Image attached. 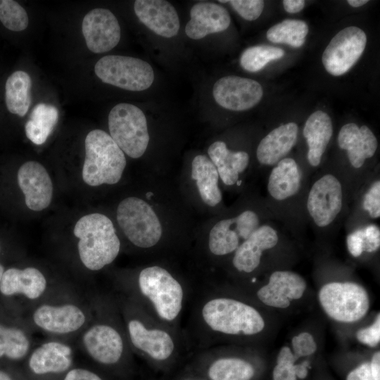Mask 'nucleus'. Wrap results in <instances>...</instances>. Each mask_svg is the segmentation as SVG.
Instances as JSON below:
<instances>
[{"label":"nucleus","mask_w":380,"mask_h":380,"mask_svg":"<svg viewBox=\"0 0 380 380\" xmlns=\"http://www.w3.org/2000/svg\"><path fill=\"white\" fill-rule=\"evenodd\" d=\"M73 232L79 239L80 258L87 269L99 270L118 256L120 242L107 216L101 213L84 215L76 222Z\"/></svg>","instance_id":"nucleus-1"},{"label":"nucleus","mask_w":380,"mask_h":380,"mask_svg":"<svg viewBox=\"0 0 380 380\" xmlns=\"http://www.w3.org/2000/svg\"><path fill=\"white\" fill-rule=\"evenodd\" d=\"M84 182L91 186L114 184L122 177L127 161L110 134L101 129L89 132L84 141Z\"/></svg>","instance_id":"nucleus-2"},{"label":"nucleus","mask_w":380,"mask_h":380,"mask_svg":"<svg viewBox=\"0 0 380 380\" xmlns=\"http://www.w3.org/2000/svg\"><path fill=\"white\" fill-rule=\"evenodd\" d=\"M202 316L214 331L232 335H254L265 327L261 315L253 307L236 300L213 299L203 306Z\"/></svg>","instance_id":"nucleus-3"},{"label":"nucleus","mask_w":380,"mask_h":380,"mask_svg":"<svg viewBox=\"0 0 380 380\" xmlns=\"http://www.w3.org/2000/svg\"><path fill=\"white\" fill-rule=\"evenodd\" d=\"M110 136L128 156L138 158L144 155L149 142L146 118L137 106L121 103L108 115Z\"/></svg>","instance_id":"nucleus-4"},{"label":"nucleus","mask_w":380,"mask_h":380,"mask_svg":"<svg viewBox=\"0 0 380 380\" xmlns=\"http://www.w3.org/2000/svg\"><path fill=\"white\" fill-rule=\"evenodd\" d=\"M117 220L127 238L138 247H152L162 236L161 224L155 211L137 197L126 198L119 203Z\"/></svg>","instance_id":"nucleus-5"},{"label":"nucleus","mask_w":380,"mask_h":380,"mask_svg":"<svg viewBox=\"0 0 380 380\" xmlns=\"http://www.w3.org/2000/svg\"><path fill=\"white\" fill-rule=\"evenodd\" d=\"M319 300L328 316L346 323L361 319L370 305L366 289L354 282H331L324 285L319 292Z\"/></svg>","instance_id":"nucleus-6"},{"label":"nucleus","mask_w":380,"mask_h":380,"mask_svg":"<svg viewBox=\"0 0 380 380\" xmlns=\"http://www.w3.org/2000/svg\"><path fill=\"white\" fill-rule=\"evenodd\" d=\"M94 72L103 82L132 91L147 89L154 80L149 63L129 56H103L96 62Z\"/></svg>","instance_id":"nucleus-7"},{"label":"nucleus","mask_w":380,"mask_h":380,"mask_svg":"<svg viewBox=\"0 0 380 380\" xmlns=\"http://www.w3.org/2000/svg\"><path fill=\"white\" fill-rule=\"evenodd\" d=\"M139 286L162 319L172 321L177 317L182 306L183 289L165 269L159 266L144 268L139 276Z\"/></svg>","instance_id":"nucleus-8"},{"label":"nucleus","mask_w":380,"mask_h":380,"mask_svg":"<svg viewBox=\"0 0 380 380\" xmlns=\"http://www.w3.org/2000/svg\"><path fill=\"white\" fill-rule=\"evenodd\" d=\"M367 44L365 32L355 26L347 27L338 32L324 49L322 61L331 75L347 72L362 56Z\"/></svg>","instance_id":"nucleus-9"},{"label":"nucleus","mask_w":380,"mask_h":380,"mask_svg":"<svg viewBox=\"0 0 380 380\" xmlns=\"http://www.w3.org/2000/svg\"><path fill=\"white\" fill-rule=\"evenodd\" d=\"M343 192L339 179L332 174H326L312 185L307 198L306 207L315 224L324 228L331 224L341 211Z\"/></svg>","instance_id":"nucleus-10"},{"label":"nucleus","mask_w":380,"mask_h":380,"mask_svg":"<svg viewBox=\"0 0 380 380\" xmlns=\"http://www.w3.org/2000/svg\"><path fill=\"white\" fill-rule=\"evenodd\" d=\"M260 226L258 215L252 210H245L234 217L217 222L209 234L208 246L215 255H224L236 250L243 241Z\"/></svg>","instance_id":"nucleus-11"},{"label":"nucleus","mask_w":380,"mask_h":380,"mask_svg":"<svg viewBox=\"0 0 380 380\" xmlns=\"http://www.w3.org/2000/svg\"><path fill=\"white\" fill-rule=\"evenodd\" d=\"M262 94V88L259 82L234 75L219 79L213 89V95L217 103L234 111L253 108L261 100Z\"/></svg>","instance_id":"nucleus-12"},{"label":"nucleus","mask_w":380,"mask_h":380,"mask_svg":"<svg viewBox=\"0 0 380 380\" xmlns=\"http://www.w3.org/2000/svg\"><path fill=\"white\" fill-rule=\"evenodd\" d=\"M82 32L87 48L93 53L109 51L119 43L121 30L115 15L108 9L91 10L83 18Z\"/></svg>","instance_id":"nucleus-13"},{"label":"nucleus","mask_w":380,"mask_h":380,"mask_svg":"<svg viewBox=\"0 0 380 380\" xmlns=\"http://www.w3.org/2000/svg\"><path fill=\"white\" fill-rule=\"evenodd\" d=\"M18 183L28 208L40 211L50 205L53 184L42 165L36 161H27L23 164L18 172Z\"/></svg>","instance_id":"nucleus-14"},{"label":"nucleus","mask_w":380,"mask_h":380,"mask_svg":"<svg viewBox=\"0 0 380 380\" xmlns=\"http://www.w3.org/2000/svg\"><path fill=\"white\" fill-rule=\"evenodd\" d=\"M306 289L305 279L298 274L288 271H275L270 277L268 283L257 292L258 298L265 305L286 308L291 300L300 298Z\"/></svg>","instance_id":"nucleus-15"},{"label":"nucleus","mask_w":380,"mask_h":380,"mask_svg":"<svg viewBox=\"0 0 380 380\" xmlns=\"http://www.w3.org/2000/svg\"><path fill=\"white\" fill-rule=\"evenodd\" d=\"M134 10L139 20L156 34L170 38L179 30L178 14L173 6L164 0H137Z\"/></svg>","instance_id":"nucleus-16"},{"label":"nucleus","mask_w":380,"mask_h":380,"mask_svg":"<svg viewBox=\"0 0 380 380\" xmlns=\"http://www.w3.org/2000/svg\"><path fill=\"white\" fill-rule=\"evenodd\" d=\"M278 241V233L274 227L259 226L235 251L234 266L239 272H253L260 265L263 252L274 248Z\"/></svg>","instance_id":"nucleus-17"},{"label":"nucleus","mask_w":380,"mask_h":380,"mask_svg":"<svg viewBox=\"0 0 380 380\" xmlns=\"http://www.w3.org/2000/svg\"><path fill=\"white\" fill-rule=\"evenodd\" d=\"M35 324L44 331L65 334L80 329L86 321L82 310L72 304L42 305L33 314Z\"/></svg>","instance_id":"nucleus-18"},{"label":"nucleus","mask_w":380,"mask_h":380,"mask_svg":"<svg viewBox=\"0 0 380 380\" xmlns=\"http://www.w3.org/2000/svg\"><path fill=\"white\" fill-rule=\"evenodd\" d=\"M190 17L185 33L192 39H201L208 34L223 32L231 23L227 9L215 3L194 4L190 10Z\"/></svg>","instance_id":"nucleus-19"},{"label":"nucleus","mask_w":380,"mask_h":380,"mask_svg":"<svg viewBox=\"0 0 380 380\" xmlns=\"http://www.w3.org/2000/svg\"><path fill=\"white\" fill-rule=\"evenodd\" d=\"M82 342L89 355L102 364H115L122 354V337L108 325L97 324L90 327L84 334Z\"/></svg>","instance_id":"nucleus-20"},{"label":"nucleus","mask_w":380,"mask_h":380,"mask_svg":"<svg viewBox=\"0 0 380 380\" xmlns=\"http://www.w3.org/2000/svg\"><path fill=\"white\" fill-rule=\"evenodd\" d=\"M337 141L338 146L346 151L350 165L357 169L374 155L378 146L375 135L367 126L360 127L353 122L341 128Z\"/></svg>","instance_id":"nucleus-21"},{"label":"nucleus","mask_w":380,"mask_h":380,"mask_svg":"<svg viewBox=\"0 0 380 380\" xmlns=\"http://www.w3.org/2000/svg\"><path fill=\"white\" fill-rule=\"evenodd\" d=\"M298 125L293 122L281 125L269 132L259 143L256 156L265 165H276L284 158L296 143Z\"/></svg>","instance_id":"nucleus-22"},{"label":"nucleus","mask_w":380,"mask_h":380,"mask_svg":"<svg viewBox=\"0 0 380 380\" xmlns=\"http://www.w3.org/2000/svg\"><path fill=\"white\" fill-rule=\"evenodd\" d=\"M46 288V279L37 268H10L4 271L0 281V292L4 296L23 294L34 300L39 298Z\"/></svg>","instance_id":"nucleus-23"},{"label":"nucleus","mask_w":380,"mask_h":380,"mask_svg":"<svg viewBox=\"0 0 380 380\" xmlns=\"http://www.w3.org/2000/svg\"><path fill=\"white\" fill-rule=\"evenodd\" d=\"M128 330L133 345L153 359L165 360L173 352V341L170 336L163 330L148 329L141 322L136 319L128 323Z\"/></svg>","instance_id":"nucleus-24"},{"label":"nucleus","mask_w":380,"mask_h":380,"mask_svg":"<svg viewBox=\"0 0 380 380\" xmlns=\"http://www.w3.org/2000/svg\"><path fill=\"white\" fill-rule=\"evenodd\" d=\"M72 352L66 344L51 341L34 350L29 367L36 374H58L67 371L72 365Z\"/></svg>","instance_id":"nucleus-25"},{"label":"nucleus","mask_w":380,"mask_h":380,"mask_svg":"<svg viewBox=\"0 0 380 380\" xmlns=\"http://www.w3.org/2000/svg\"><path fill=\"white\" fill-rule=\"evenodd\" d=\"M303 134L308 146V162L312 167H317L332 137L330 117L322 110L314 112L306 120Z\"/></svg>","instance_id":"nucleus-26"},{"label":"nucleus","mask_w":380,"mask_h":380,"mask_svg":"<svg viewBox=\"0 0 380 380\" xmlns=\"http://www.w3.org/2000/svg\"><path fill=\"white\" fill-rule=\"evenodd\" d=\"M208 153L220 178L228 186L237 182L239 175L247 168L249 163V155L246 152L230 151L222 141L213 143L208 149Z\"/></svg>","instance_id":"nucleus-27"},{"label":"nucleus","mask_w":380,"mask_h":380,"mask_svg":"<svg viewBox=\"0 0 380 380\" xmlns=\"http://www.w3.org/2000/svg\"><path fill=\"white\" fill-rule=\"evenodd\" d=\"M301 174L296 161L291 158L279 160L272 169L267 182V191L277 201L293 196L300 186Z\"/></svg>","instance_id":"nucleus-28"},{"label":"nucleus","mask_w":380,"mask_h":380,"mask_svg":"<svg viewBox=\"0 0 380 380\" xmlns=\"http://www.w3.org/2000/svg\"><path fill=\"white\" fill-rule=\"evenodd\" d=\"M192 179L196 182L202 201L209 206L218 205L222 198L215 166L205 155H198L191 163Z\"/></svg>","instance_id":"nucleus-29"},{"label":"nucleus","mask_w":380,"mask_h":380,"mask_svg":"<svg viewBox=\"0 0 380 380\" xmlns=\"http://www.w3.org/2000/svg\"><path fill=\"white\" fill-rule=\"evenodd\" d=\"M32 80L25 71L13 72L5 86L6 105L8 110L20 117L25 115L31 103Z\"/></svg>","instance_id":"nucleus-30"},{"label":"nucleus","mask_w":380,"mask_h":380,"mask_svg":"<svg viewBox=\"0 0 380 380\" xmlns=\"http://www.w3.org/2000/svg\"><path fill=\"white\" fill-rule=\"evenodd\" d=\"M58 120V109L52 105L39 103L30 114L25 125L27 137L34 144H44L51 134Z\"/></svg>","instance_id":"nucleus-31"},{"label":"nucleus","mask_w":380,"mask_h":380,"mask_svg":"<svg viewBox=\"0 0 380 380\" xmlns=\"http://www.w3.org/2000/svg\"><path fill=\"white\" fill-rule=\"evenodd\" d=\"M308 32V26L303 20L286 19L271 27L267 38L273 43L286 44L293 47L302 46Z\"/></svg>","instance_id":"nucleus-32"},{"label":"nucleus","mask_w":380,"mask_h":380,"mask_svg":"<svg viewBox=\"0 0 380 380\" xmlns=\"http://www.w3.org/2000/svg\"><path fill=\"white\" fill-rule=\"evenodd\" d=\"M254 373V368L249 362L234 357L219 359L208 369L211 380H250Z\"/></svg>","instance_id":"nucleus-33"},{"label":"nucleus","mask_w":380,"mask_h":380,"mask_svg":"<svg viewBox=\"0 0 380 380\" xmlns=\"http://www.w3.org/2000/svg\"><path fill=\"white\" fill-rule=\"evenodd\" d=\"M29 349L30 341L21 329L0 324V357L20 360Z\"/></svg>","instance_id":"nucleus-34"},{"label":"nucleus","mask_w":380,"mask_h":380,"mask_svg":"<svg viewBox=\"0 0 380 380\" xmlns=\"http://www.w3.org/2000/svg\"><path fill=\"white\" fill-rule=\"evenodd\" d=\"M284 56V51L269 45H258L247 48L241 53L240 65L246 70L255 72L262 70L269 62Z\"/></svg>","instance_id":"nucleus-35"},{"label":"nucleus","mask_w":380,"mask_h":380,"mask_svg":"<svg viewBox=\"0 0 380 380\" xmlns=\"http://www.w3.org/2000/svg\"><path fill=\"white\" fill-rule=\"evenodd\" d=\"M0 21L5 27L15 32L25 30L29 23L25 8L13 0H0Z\"/></svg>","instance_id":"nucleus-36"},{"label":"nucleus","mask_w":380,"mask_h":380,"mask_svg":"<svg viewBox=\"0 0 380 380\" xmlns=\"http://www.w3.org/2000/svg\"><path fill=\"white\" fill-rule=\"evenodd\" d=\"M228 2L239 15L249 21L259 18L265 6L262 0H231Z\"/></svg>","instance_id":"nucleus-37"},{"label":"nucleus","mask_w":380,"mask_h":380,"mask_svg":"<svg viewBox=\"0 0 380 380\" xmlns=\"http://www.w3.org/2000/svg\"><path fill=\"white\" fill-rule=\"evenodd\" d=\"M291 345L293 353L297 358L310 355L317 350L316 342L308 332H302L293 337Z\"/></svg>","instance_id":"nucleus-38"},{"label":"nucleus","mask_w":380,"mask_h":380,"mask_svg":"<svg viewBox=\"0 0 380 380\" xmlns=\"http://www.w3.org/2000/svg\"><path fill=\"white\" fill-rule=\"evenodd\" d=\"M363 208L370 217H380V181L376 180L366 191L363 198Z\"/></svg>","instance_id":"nucleus-39"},{"label":"nucleus","mask_w":380,"mask_h":380,"mask_svg":"<svg viewBox=\"0 0 380 380\" xmlns=\"http://www.w3.org/2000/svg\"><path fill=\"white\" fill-rule=\"evenodd\" d=\"M357 340L369 347H376L380 341V315L378 314L374 322L368 327L358 330Z\"/></svg>","instance_id":"nucleus-40"},{"label":"nucleus","mask_w":380,"mask_h":380,"mask_svg":"<svg viewBox=\"0 0 380 380\" xmlns=\"http://www.w3.org/2000/svg\"><path fill=\"white\" fill-rule=\"evenodd\" d=\"M364 252L373 253L380 247V229L376 224H369L362 229Z\"/></svg>","instance_id":"nucleus-41"},{"label":"nucleus","mask_w":380,"mask_h":380,"mask_svg":"<svg viewBox=\"0 0 380 380\" xmlns=\"http://www.w3.org/2000/svg\"><path fill=\"white\" fill-rule=\"evenodd\" d=\"M347 247L353 257H359L364 252V238L362 229H359L348 235Z\"/></svg>","instance_id":"nucleus-42"},{"label":"nucleus","mask_w":380,"mask_h":380,"mask_svg":"<svg viewBox=\"0 0 380 380\" xmlns=\"http://www.w3.org/2000/svg\"><path fill=\"white\" fill-rule=\"evenodd\" d=\"M294 364H277L273 370V380H296Z\"/></svg>","instance_id":"nucleus-43"},{"label":"nucleus","mask_w":380,"mask_h":380,"mask_svg":"<svg viewBox=\"0 0 380 380\" xmlns=\"http://www.w3.org/2000/svg\"><path fill=\"white\" fill-rule=\"evenodd\" d=\"M346 380H375L372 372L370 362H365L352 370L348 374Z\"/></svg>","instance_id":"nucleus-44"},{"label":"nucleus","mask_w":380,"mask_h":380,"mask_svg":"<svg viewBox=\"0 0 380 380\" xmlns=\"http://www.w3.org/2000/svg\"><path fill=\"white\" fill-rule=\"evenodd\" d=\"M63 380H102L95 373L84 369H73L69 371Z\"/></svg>","instance_id":"nucleus-45"},{"label":"nucleus","mask_w":380,"mask_h":380,"mask_svg":"<svg viewBox=\"0 0 380 380\" xmlns=\"http://www.w3.org/2000/svg\"><path fill=\"white\" fill-rule=\"evenodd\" d=\"M297 359L290 348L284 346L278 354L277 364H294Z\"/></svg>","instance_id":"nucleus-46"},{"label":"nucleus","mask_w":380,"mask_h":380,"mask_svg":"<svg viewBox=\"0 0 380 380\" xmlns=\"http://www.w3.org/2000/svg\"><path fill=\"white\" fill-rule=\"evenodd\" d=\"M282 3L285 11L289 13H298L305 6L303 0H284Z\"/></svg>","instance_id":"nucleus-47"},{"label":"nucleus","mask_w":380,"mask_h":380,"mask_svg":"<svg viewBox=\"0 0 380 380\" xmlns=\"http://www.w3.org/2000/svg\"><path fill=\"white\" fill-rule=\"evenodd\" d=\"M372 372L375 380H380V352H376L370 362Z\"/></svg>","instance_id":"nucleus-48"},{"label":"nucleus","mask_w":380,"mask_h":380,"mask_svg":"<svg viewBox=\"0 0 380 380\" xmlns=\"http://www.w3.org/2000/svg\"><path fill=\"white\" fill-rule=\"evenodd\" d=\"M308 364L306 362H303L300 365H295L296 375L297 377L303 379L308 374Z\"/></svg>","instance_id":"nucleus-49"},{"label":"nucleus","mask_w":380,"mask_h":380,"mask_svg":"<svg viewBox=\"0 0 380 380\" xmlns=\"http://www.w3.org/2000/svg\"><path fill=\"white\" fill-rule=\"evenodd\" d=\"M368 2L367 0H348V3L353 7H360Z\"/></svg>","instance_id":"nucleus-50"},{"label":"nucleus","mask_w":380,"mask_h":380,"mask_svg":"<svg viewBox=\"0 0 380 380\" xmlns=\"http://www.w3.org/2000/svg\"><path fill=\"white\" fill-rule=\"evenodd\" d=\"M0 380H12L10 376L4 371L0 370Z\"/></svg>","instance_id":"nucleus-51"},{"label":"nucleus","mask_w":380,"mask_h":380,"mask_svg":"<svg viewBox=\"0 0 380 380\" xmlns=\"http://www.w3.org/2000/svg\"><path fill=\"white\" fill-rule=\"evenodd\" d=\"M4 268L3 265L0 264V281H1V277H2L3 274H4Z\"/></svg>","instance_id":"nucleus-52"}]
</instances>
